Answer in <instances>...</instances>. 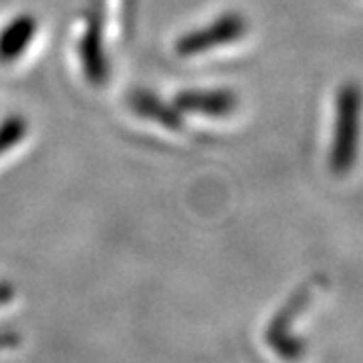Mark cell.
<instances>
[{"mask_svg":"<svg viewBox=\"0 0 363 363\" xmlns=\"http://www.w3.org/2000/svg\"><path fill=\"white\" fill-rule=\"evenodd\" d=\"M363 89L355 81H345L335 93V121L329 150V169L335 176L350 174L362 142Z\"/></svg>","mask_w":363,"mask_h":363,"instance_id":"cell-1","label":"cell"},{"mask_svg":"<svg viewBox=\"0 0 363 363\" xmlns=\"http://www.w3.org/2000/svg\"><path fill=\"white\" fill-rule=\"evenodd\" d=\"M319 283V279H313L309 283L301 285L286 298L285 305L279 311L272 315V319L269 321V327L264 331V339L267 345L271 347L283 362L297 363L305 357L307 345L305 341L293 333L295 321L301 313L307 309V305L311 303L313 293H315V285Z\"/></svg>","mask_w":363,"mask_h":363,"instance_id":"cell-2","label":"cell"},{"mask_svg":"<svg viewBox=\"0 0 363 363\" xmlns=\"http://www.w3.org/2000/svg\"><path fill=\"white\" fill-rule=\"evenodd\" d=\"M248 33V21L245 14L228 11L218 14L212 23L184 33L176 40L178 57H198L204 52L214 51L224 45H233L236 40L245 39Z\"/></svg>","mask_w":363,"mask_h":363,"instance_id":"cell-3","label":"cell"},{"mask_svg":"<svg viewBox=\"0 0 363 363\" xmlns=\"http://www.w3.org/2000/svg\"><path fill=\"white\" fill-rule=\"evenodd\" d=\"M79 59L83 73L91 85L101 87L109 77V63H107V55H105L104 45V25H101V16L97 13H91L87 18L85 30L79 39Z\"/></svg>","mask_w":363,"mask_h":363,"instance_id":"cell-4","label":"cell"},{"mask_svg":"<svg viewBox=\"0 0 363 363\" xmlns=\"http://www.w3.org/2000/svg\"><path fill=\"white\" fill-rule=\"evenodd\" d=\"M238 95L233 89H184L174 97V105L182 113L222 117L233 116L238 109Z\"/></svg>","mask_w":363,"mask_h":363,"instance_id":"cell-5","label":"cell"},{"mask_svg":"<svg viewBox=\"0 0 363 363\" xmlns=\"http://www.w3.org/2000/svg\"><path fill=\"white\" fill-rule=\"evenodd\" d=\"M130 107L140 117H145L150 121H156L160 125L168 128L172 131H178L184 128V113L174 104H166L157 97L156 93L147 89L131 91L128 97Z\"/></svg>","mask_w":363,"mask_h":363,"instance_id":"cell-6","label":"cell"},{"mask_svg":"<svg viewBox=\"0 0 363 363\" xmlns=\"http://www.w3.org/2000/svg\"><path fill=\"white\" fill-rule=\"evenodd\" d=\"M39 23L30 14H18L9 25L0 30V61L2 63H13L16 61L30 40L37 35Z\"/></svg>","mask_w":363,"mask_h":363,"instance_id":"cell-7","label":"cell"},{"mask_svg":"<svg viewBox=\"0 0 363 363\" xmlns=\"http://www.w3.org/2000/svg\"><path fill=\"white\" fill-rule=\"evenodd\" d=\"M26 135V121L25 117L13 116L6 117L0 123V156L11 152L14 145L23 142V138Z\"/></svg>","mask_w":363,"mask_h":363,"instance_id":"cell-8","label":"cell"},{"mask_svg":"<svg viewBox=\"0 0 363 363\" xmlns=\"http://www.w3.org/2000/svg\"><path fill=\"white\" fill-rule=\"evenodd\" d=\"M21 343V335L11 329H0V350H13Z\"/></svg>","mask_w":363,"mask_h":363,"instance_id":"cell-9","label":"cell"},{"mask_svg":"<svg viewBox=\"0 0 363 363\" xmlns=\"http://www.w3.org/2000/svg\"><path fill=\"white\" fill-rule=\"evenodd\" d=\"M14 298V286L11 283L0 281V305H6Z\"/></svg>","mask_w":363,"mask_h":363,"instance_id":"cell-10","label":"cell"}]
</instances>
